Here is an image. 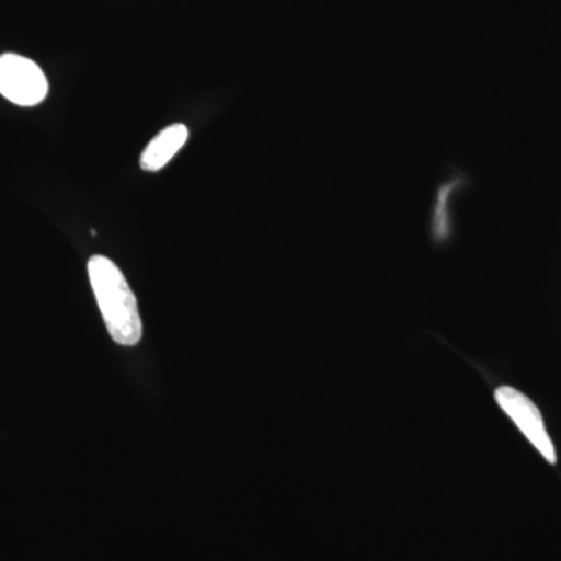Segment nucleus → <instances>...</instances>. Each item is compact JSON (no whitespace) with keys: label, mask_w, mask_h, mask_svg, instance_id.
Segmentation results:
<instances>
[{"label":"nucleus","mask_w":561,"mask_h":561,"mask_svg":"<svg viewBox=\"0 0 561 561\" xmlns=\"http://www.w3.org/2000/svg\"><path fill=\"white\" fill-rule=\"evenodd\" d=\"M494 398H496L502 411L507 413L513 423L523 432L524 437L541 453V456L549 463H556V448H553L551 437L546 431L540 409L526 394L513 389V387H500L494 391Z\"/></svg>","instance_id":"7ed1b4c3"},{"label":"nucleus","mask_w":561,"mask_h":561,"mask_svg":"<svg viewBox=\"0 0 561 561\" xmlns=\"http://www.w3.org/2000/svg\"><path fill=\"white\" fill-rule=\"evenodd\" d=\"M49 92L46 76L35 61L16 54L0 55V94L20 106L39 105Z\"/></svg>","instance_id":"f03ea898"},{"label":"nucleus","mask_w":561,"mask_h":561,"mask_svg":"<svg viewBox=\"0 0 561 561\" xmlns=\"http://www.w3.org/2000/svg\"><path fill=\"white\" fill-rule=\"evenodd\" d=\"M88 273L95 300L113 341L133 346L142 337L138 301L124 273L105 256H94L88 262Z\"/></svg>","instance_id":"f257e3e1"},{"label":"nucleus","mask_w":561,"mask_h":561,"mask_svg":"<svg viewBox=\"0 0 561 561\" xmlns=\"http://www.w3.org/2000/svg\"><path fill=\"white\" fill-rule=\"evenodd\" d=\"M187 138H190V130L186 125L175 124L164 128L144 150L140 157L142 171H161L179 153L181 147L187 142Z\"/></svg>","instance_id":"20e7f679"}]
</instances>
